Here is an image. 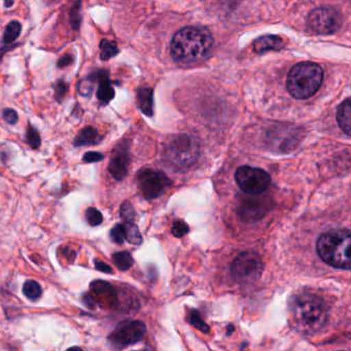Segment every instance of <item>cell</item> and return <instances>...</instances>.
Wrapping results in <instances>:
<instances>
[{
    "instance_id": "cell-1",
    "label": "cell",
    "mask_w": 351,
    "mask_h": 351,
    "mask_svg": "<svg viewBox=\"0 0 351 351\" xmlns=\"http://www.w3.org/2000/svg\"><path fill=\"white\" fill-rule=\"evenodd\" d=\"M213 46L210 32L202 26H188L174 34L171 55L178 62L193 64L208 56Z\"/></svg>"
},
{
    "instance_id": "cell-2",
    "label": "cell",
    "mask_w": 351,
    "mask_h": 351,
    "mask_svg": "<svg viewBox=\"0 0 351 351\" xmlns=\"http://www.w3.org/2000/svg\"><path fill=\"white\" fill-rule=\"evenodd\" d=\"M291 311L293 322L302 332H314L324 326L328 310L319 295L301 293L293 297Z\"/></svg>"
},
{
    "instance_id": "cell-3",
    "label": "cell",
    "mask_w": 351,
    "mask_h": 351,
    "mask_svg": "<svg viewBox=\"0 0 351 351\" xmlns=\"http://www.w3.org/2000/svg\"><path fill=\"white\" fill-rule=\"evenodd\" d=\"M320 258L334 268L351 270V232L332 230L322 234L316 245Z\"/></svg>"
},
{
    "instance_id": "cell-4",
    "label": "cell",
    "mask_w": 351,
    "mask_h": 351,
    "mask_svg": "<svg viewBox=\"0 0 351 351\" xmlns=\"http://www.w3.org/2000/svg\"><path fill=\"white\" fill-rule=\"evenodd\" d=\"M324 71L313 62H302L295 65L287 75V90L297 99H307L319 89Z\"/></svg>"
},
{
    "instance_id": "cell-5",
    "label": "cell",
    "mask_w": 351,
    "mask_h": 351,
    "mask_svg": "<svg viewBox=\"0 0 351 351\" xmlns=\"http://www.w3.org/2000/svg\"><path fill=\"white\" fill-rule=\"evenodd\" d=\"M200 153L198 139L190 134H178L166 145L163 157L170 167L184 170L196 164Z\"/></svg>"
},
{
    "instance_id": "cell-6",
    "label": "cell",
    "mask_w": 351,
    "mask_h": 351,
    "mask_svg": "<svg viewBox=\"0 0 351 351\" xmlns=\"http://www.w3.org/2000/svg\"><path fill=\"white\" fill-rule=\"evenodd\" d=\"M238 186L248 195H260L268 189L270 176L260 168L241 166L235 173Z\"/></svg>"
},
{
    "instance_id": "cell-7",
    "label": "cell",
    "mask_w": 351,
    "mask_h": 351,
    "mask_svg": "<svg viewBox=\"0 0 351 351\" xmlns=\"http://www.w3.org/2000/svg\"><path fill=\"white\" fill-rule=\"evenodd\" d=\"M147 326L141 320H124L108 336V341L116 348H125L143 340Z\"/></svg>"
},
{
    "instance_id": "cell-8",
    "label": "cell",
    "mask_w": 351,
    "mask_h": 351,
    "mask_svg": "<svg viewBox=\"0 0 351 351\" xmlns=\"http://www.w3.org/2000/svg\"><path fill=\"white\" fill-rule=\"evenodd\" d=\"M137 182L141 194L147 200H153L165 193L171 182L164 172L152 168H143L137 174Z\"/></svg>"
},
{
    "instance_id": "cell-9",
    "label": "cell",
    "mask_w": 351,
    "mask_h": 351,
    "mask_svg": "<svg viewBox=\"0 0 351 351\" xmlns=\"http://www.w3.org/2000/svg\"><path fill=\"white\" fill-rule=\"evenodd\" d=\"M263 263L256 252L240 254L232 263L231 273L239 281H252L262 274Z\"/></svg>"
},
{
    "instance_id": "cell-10",
    "label": "cell",
    "mask_w": 351,
    "mask_h": 351,
    "mask_svg": "<svg viewBox=\"0 0 351 351\" xmlns=\"http://www.w3.org/2000/svg\"><path fill=\"white\" fill-rule=\"evenodd\" d=\"M308 25L317 34H332L342 26V19L338 12L330 8L314 10L308 18Z\"/></svg>"
},
{
    "instance_id": "cell-11",
    "label": "cell",
    "mask_w": 351,
    "mask_h": 351,
    "mask_svg": "<svg viewBox=\"0 0 351 351\" xmlns=\"http://www.w3.org/2000/svg\"><path fill=\"white\" fill-rule=\"evenodd\" d=\"M92 295L95 298L97 304L104 308H112L118 302L116 289L110 283L104 280H95L90 285Z\"/></svg>"
},
{
    "instance_id": "cell-12",
    "label": "cell",
    "mask_w": 351,
    "mask_h": 351,
    "mask_svg": "<svg viewBox=\"0 0 351 351\" xmlns=\"http://www.w3.org/2000/svg\"><path fill=\"white\" fill-rule=\"evenodd\" d=\"M269 136L275 147L285 151L287 147L293 149V145L299 141L300 134L295 129L281 127V128H275L272 132H270Z\"/></svg>"
},
{
    "instance_id": "cell-13",
    "label": "cell",
    "mask_w": 351,
    "mask_h": 351,
    "mask_svg": "<svg viewBox=\"0 0 351 351\" xmlns=\"http://www.w3.org/2000/svg\"><path fill=\"white\" fill-rule=\"evenodd\" d=\"M129 165H130V156L128 155V152L121 149V151H117L110 159L108 171L114 180H122L128 174Z\"/></svg>"
},
{
    "instance_id": "cell-14",
    "label": "cell",
    "mask_w": 351,
    "mask_h": 351,
    "mask_svg": "<svg viewBox=\"0 0 351 351\" xmlns=\"http://www.w3.org/2000/svg\"><path fill=\"white\" fill-rule=\"evenodd\" d=\"M285 47V42L282 38L276 36H266L258 38L254 42V52L262 54V53L268 52V51H279Z\"/></svg>"
},
{
    "instance_id": "cell-15",
    "label": "cell",
    "mask_w": 351,
    "mask_h": 351,
    "mask_svg": "<svg viewBox=\"0 0 351 351\" xmlns=\"http://www.w3.org/2000/svg\"><path fill=\"white\" fill-rule=\"evenodd\" d=\"M337 121L341 129L351 136V98L341 104L337 112Z\"/></svg>"
},
{
    "instance_id": "cell-16",
    "label": "cell",
    "mask_w": 351,
    "mask_h": 351,
    "mask_svg": "<svg viewBox=\"0 0 351 351\" xmlns=\"http://www.w3.org/2000/svg\"><path fill=\"white\" fill-rule=\"evenodd\" d=\"M99 143V134L96 129L92 127H86L73 141L75 147H87V145H93Z\"/></svg>"
},
{
    "instance_id": "cell-17",
    "label": "cell",
    "mask_w": 351,
    "mask_h": 351,
    "mask_svg": "<svg viewBox=\"0 0 351 351\" xmlns=\"http://www.w3.org/2000/svg\"><path fill=\"white\" fill-rule=\"evenodd\" d=\"M138 106L141 112L147 116L152 117L154 114V98L153 90L152 89H141L139 90L138 96Z\"/></svg>"
},
{
    "instance_id": "cell-18",
    "label": "cell",
    "mask_w": 351,
    "mask_h": 351,
    "mask_svg": "<svg viewBox=\"0 0 351 351\" xmlns=\"http://www.w3.org/2000/svg\"><path fill=\"white\" fill-rule=\"evenodd\" d=\"M112 261L117 268L121 271H127L134 264L132 256L128 252H119L112 256Z\"/></svg>"
},
{
    "instance_id": "cell-19",
    "label": "cell",
    "mask_w": 351,
    "mask_h": 351,
    "mask_svg": "<svg viewBox=\"0 0 351 351\" xmlns=\"http://www.w3.org/2000/svg\"><path fill=\"white\" fill-rule=\"evenodd\" d=\"M23 293L32 301H38L42 297V287L38 281L27 280L24 283Z\"/></svg>"
},
{
    "instance_id": "cell-20",
    "label": "cell",
    "mask_w": 351,
    "mask_h": 351,
    "mask_svg": "<svg viewBox=\"0 0 351 351\" xmlns=\"http://www.w3.org/2000/svg\"><path fill=\"white\" fill-rule=\"evenodd\" d=\"M114 97V88L108 83V80H101L99 89L97 92V98L104 104H108Z\"/></svg>"
},
{
    "instance_id": "cell-21",
    "label": "cell",
    "mask_w": 351,
    "mask_h": 351,
    "mask_svg": "<svg viewBox=\"0 0 351 351\" xmlns=\"http://www.w3.org/2000/svg\"><path fill=\"white\" fill-rule=\"evenodd\" d=\"M124 225L126 227L127 241L133 245H141L143 243V236H141L135 221L124 223Z\"/></svg>"
},
{
    "instance_id": "cell-22",
    "label": "cell",
    "mask_w": 351,
    "mask_h": 351,
    "mask_svg": "<svg viewBox=\"0 0 351 351\" xmlns=\"http://www.w3.org/2000/svg\"><path fill=\"white\" fill-rule=\"evenodd\" d=\"M21 24L17 21H12L5 28V36H3V43L5 44H11L15 42L19 38L21 34Z\"/></svg>"
},
{
    "instance_id": "cell-23",
    "label": "cell",
    "mask_w": 351,
    "mask_h": 351,
    "mask_svg": "<svg viewBox=\"0 0 351 351\" xmlns=\"http://www.w3.org/2000/svg\"><path fill=\"white\" fill-rule=\"evenodd\" d=\"M189 322L192 324L193 326L197 328V330H201L204 334H208L209 326L204 320L201 317L200 313L197 310L193 309L189 312Z\"/></svg>"
},
{
    "instance_id": "cell-24",
    "label": "cell",
    "mask_w": 351,
    "mask_h": 351,
    "mask_svg": "<svg viewBox=\"0 0 351 351\" xmlns=\"http://www.w3.org/2000/svg\"><path fill=\"white\" fill-rule=\"evenodd\" d=\"M110 235L114 243H124V241L127 240L126 227H125L124 223H117V225L110 230Z\"/></svg>"
},
{
    "instance_id": "cell-25",
    "label": "cell",
    "mask_w": 351,
    "mask_h": 351,
    "mask_svg": "<svg viewBox=\"0 0 351 351\" xmlns=\"http://www.w3.org/2000/svg\"><path fill=\"white\" fill-rule=\"evenodd\" d=\"M100 49H101L100 57H101L102 60H108V59L118 54V48H117V45L114 42L102 40L101 44H100Z\"/></svg>"
},
{
    "instance_id": "cell-26",
    "label": "cell",
    "mask_w": 351,
    "mask_h": 351,
    "mask_svg": "<svg viewBox=\"0 0 351 351\" xmlns=\"http://www.w3.org/2000/svg\"><path fill=\"white\" fill-rule=\"evenodd\" d=\"M86 219L91 227H96V226L101 225L104 221V215H102L101 211L94 208V207H90L86 210Z\"/></svg>"
},
{
    "instance_id": "cell-27",
    "label": "cell",
    "mask_w": 351,
    "mask_h": 351,
    "mask_svg": "<svg viewBox=\"0 0 351 351\" xmlns=\"http://www.w3.org/2000/svg\"><path fill=\"white\" fill-rule=\"evenodd\" d=\"M120 215L124 223L135 221V211L130 202L126 201V202L123 203L120 209Z\"/></svg>"
},
{
    "instance_id": "cell-28",
    "label": "cell",
    "mask_w": 351,
    "mask_h": 351,
    "mask_svg": "<svg viewBox=\"0 0 351 351\" xmlns=\"http://www.w3.org/2000/svg\"><path fill=\"white\" fill-rule=\"evenodd\" d=\"M26 141H27V143L30 145V147L34 149H38L40 143H42L40 134H38V131L32 126L28 128L27 135H26Z\"/></svg>"
},
{
    "instance_id": "cell-29",
    "label": "cell",
    "mask_w": 351,
    "mask_h": 351,
    "mask_svg": "<svg viewBox=\"0 0 351 351\" xmlns=\"http://www.w3.org/2000/svg\"><path fill=\"white\" fill-rule=\"evenodd\" d=\"M189 226L184 221H176L172 225L171 233L176 238H182L189 233Z\"/></svg>"
},
{
    "instance_id": "cell-30",
    "label": "cell",
    "mask_w": 351,
    "mask_h": 351,
    "mask_svg": "<svg viewBox=\"0 0 351 351\" xmlns=\"http://www.w3.org/2000/svg\"><path fill=\"white\" fill-rule=\"evenodd\" d=\"M104 157L102 154L97 153V152H88L84 156L83 160L86 163H95V162L101 161Z\"/></svg>"
},
{
    "instance_id": "cell-31",
    "label": "cell",
    "mask_w": 351,
    "mask_h": 351,
    "mask_svg": "<svg viewBox=\"0 0 351 351\" xmlns=\"http://www.w3.org/2000/svg\"><path fill=\"white\" fill-rule=\"evenodd\" d=\"M93 90V84H92L91 80L90 81L81 82L79 86L80 94L83 96H88L92 93Z\"/></svg>"
},
{
    "instance_id": "cell-32",
    "label": "cell",
    "mask_w": 351,
    "mask_h": 351,
    "mask_svg": "<svg viewBox=\"0 0 351 351\" xmlns=\"http://www.w3.org/2000/svg\"><path fill=\"white\" fill-rule=\"evenodd\" d=\"M3 119H5V122L9 123V124H16V123L18 122L17 112L14 110L7 108V110H3Z\"/></svg>"
},
{
    "instance_id": "cell-33",
    "label": "cell",
    "mask_w": 351,
    "mask_h": 351,
    "mask_svg": "<svg viewBox=\"0 0 351 351\" xmlns=\"http://www.w3.org/2000/svg\"><path fill=\"white\" fill-rule=\"evenodd\" d=\"M95 268L100 272L112 273V268L104 261L95 260Z\"/></svg>"
},
{
    "instance_id": "cell-34",
    "label": "cell",
    "mask_w": 351,
    "mask_h": 351,
    "mask_svg": "<svg viewBox=\"0 0 351 351\" xmlns=\"http://www.w3.org/2000/svg\"><path fill=\"white\" fill-rule=\"evenodd\" d=\"M83 300L84 303H85L86 305H87V307L90 308V309H94V308L96 307L97 302H96L95 298L92 295V293H87L86 295H84Z\"/></svg>"
}]
</instances>
